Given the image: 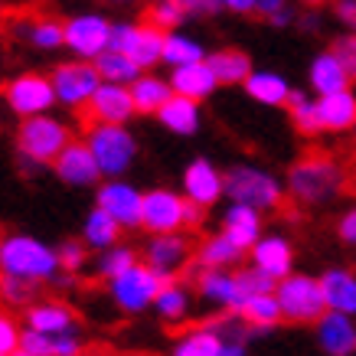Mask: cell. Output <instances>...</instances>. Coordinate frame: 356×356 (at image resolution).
I'll list each match as a JSON object with an SVG mask.
<instances>
[{
  "mask_svg": "<svg viewBox=\"0 0 356 356\" xmlns=\"http://www.w3.org/2000/svg\"><path fill=\"white\" fill-rule=\"evenodd\" d=\"M284 186L298 206H327L343 193L346 170L327 154H307L298 163H291Z\"/></svg>",
  "mask_w": 356,
  "mask_h": 356,
  "instance_id": "1",
  "label": "cell"
},
{
  "mask_svg": "<svg viewBox=\"0 0 356 356\" xmlns=\"http://www.w3.org/2000/svg\"><path fill=\"white\" fill-rule=\"evenodd\" d=\"M0 271L30 278L36 284L56 281V275L63 271L59 248L46 245L43 238H36V236H23V232L0 236Z\"/></svg>",
  "mask_w": 356,
  "mask_h": 356,
  "instance_id": "2",
  "label": "cell"
},
{
  "mask_svg": "<svg viewBox=\"0 0 356 356\" xmlns=\"http://www.w3.org/2000/svg\"><path fill=\"white\" fill-rule=\"evenodd\" d=\"M17 154L26 161L40 163V167H53V161L63 154V147L72 140L69 124L59 118H53L49 111L43 115H26L17 124Z\"/></svg>",
  "mask_w": 356,
  "mask_h": 356,
  "instance_id": "3",
  "label": "cell"
},
{
  "mask_svg": "<svg viewBox=\"0 0 356 356\" xmlns=\"http://www.w3.org/2000/svg\"><path fill=\"white\" fill-rule=\"evenodd\" d=\"M226 196L236 200V203L255 206L261 213H275L284 203L288 186L271 170H261V167H252V163H236V167L226 170Z\"/></svg>",
  "mask_w": 356,
  "mask_h": 356,
  "instance_id": "4",
  "label": "cell"
},
{
  "mask_svg": "<svg viewBox=\"0 0 356 356\" xmlns=\"http://www.w3.org/2000/svg\"><path fill=\"white\" fill-rule=\"evenodd\" d=\"M275 294H278L284 324H311L314 327L321 321V314L327 311V298H324L321 278L304 275V271H291V275L278 278Z\"/></svg>",
  "mask_w": 356,
  "mask_h": 356,
  "instance_id": "5",
  "label": "cell"
},
{
  "mask_svg": "<svg viewBox=\"0 0 356 356\" xmlns=\"http://www.w3.org/2000/svg\"><path fill=\"white\" fill-rule=\"evenodd\" d=\"M86 140L95 151L98 167L105 177H124L138 161V138L128 131V124L92 121L86 131Z\"/></svg>",
  "mask_w": 356,
  "mask_h": 356,
  "instance_id": "6",
  "label": "cell"
},
{
  "mask_svg": "<svg viewBox=\"0 0 356 356\" xmlns=\"http://www.w3.org/2000/svg\"><path fill=\"white\" fill-rule=\"evenodd\" d=\"M163 275L147 265V261H138V265H131L128 271H121L115 278H108V294L115 307L124 314H144L147 307H154L157 301V294L163 288Z\"/></svg>",
  "mask_w": 356,
  "mask_h": 356,
  "instance_id": "7",
  "label": "cell"
},
{
  "mask_svg": "<svg viewBox=\"0 0 356 356\" xmlns=\"http://www.w3.org/2000/svg\"><path fill=\"white\" fill-rule=\"evenodd\" d=\"M163 43H167V33L161 26L147 23H111V43L108 49H121L128 53L140 69H154L157 63H163Z\"/></svg>",
  "mask_w": 356,
  "mask_h": 356,
  "instance_id": "8",
  "label": "cell"
},
{
  "mask_svg": "<svg viewBox=\"0 0 356 356\" xmlns=\"http://www.w3.org/2000/svg\"><path fill=\"white\" fill-rule=\"evenodd\" d=\"M56 86V98H59V105L65 108H79L86 111L88 98L95 95V88L105 82L102 72H98L95 59H72V63H59L49 72Z\"/></svg>",
  "mask_w": 356,
  "mask_h": 356,
  "instance_id": "9",
  "label": "cell"
},
{
  "mask_svg": "<svg viewBox=\"0 0 356 356\" xmlns=\"http://www.w3.org/2000/svg\"><path fill=\"white\" fill-rule=\"evenodd\" d=\"M3 102H7V108H10L17 118L43 115V111H53L56 105H59L53 79L43 76V72H20V76H13L10 82L3 86Z\"/></svg>",
  "mask_w": 356,
  "mask_h": 356,
  "instance_id": "10",
  "label": "cell"
},
{
  "mask_svg": "<svg viewBox=\"0 0 356 356\" xmlns=\"http://www.w3.org/2000/svg\"><path fill=\"white\" fill-rule=\"evenodd\" d=\"M111 43V20L102 13H76L65 20V49L79 59H98Z\"/></svg>",
  "mask_w": 356,
  "mask_h": 356,
  "instance_id": "11",
  "label": "cell"
},
{
  "mask_svg": "<svg viewBox=\"0 0 356 356\" xmlns=\"http://www.w3.org/2000/svg\"><path fill=\"white\" fill-rule=\"evenodd\" d=\"M95 206L118 219L124 229H140V213H144V193L124 177H105L95 190Z\"/></svg>",
  "mask_w": 356,
  "mask_h": 356,
  "instance_id": "12",
  "label": "cell"
},
{
  "mask_svg": "<svg viewBox=\"0 0 356 356\" xmlns=\"http://www.w3.org/2000/svg\"><path fill=\"white\" fill-rule=\"evenodd\" d=\"M53 173L63 180L65 186H79V190H86V186H98L105 180V173L98 167V157L95 151L88 147V140H69L63 147V154L53 161Z\"/></svg>",
  "mask_w": 356,
  "mask_h": 356,
  "instance_id": "13",
  "label": "cell"
},
{
  "mask_svg": "<svg viewBox=\"0 0 356 356\" xmlns=\"http://www.w3.org/2000/svg\"><path fill=\"white\" fill-rule=\"evenodd\" d=\"M184 203L186 196L184 190H167V186H157V190H147L144 193V213H140V229L147 236H157V232H180L184 229Z\"/></svg>",
  "mask_w": 356,
  "mask_h": 356,
  "instance_id": "14",
  "label": "cell"
},
{
  "mask_svg": "<svg viewBox=\"0 0 356 356\" xmlns=\"http://www.w3.org/2000/svg\"><path fill=\"white\" fill-rule=\"evenodd\" d=\"M86 115H88V121L128 124V121L138 115V105H134V95H131V86H121V82H102V86L95 88V95L88 98Z\"/></svg>",
  "mask_w": 356,
  "mask_h": 356,
  "instance_id": "15",
  "label": "cell"
},
{
  "mask_svg": "<svg viewBox=\"0 0 356 356\" xmlns=\"http://www.w3.org/2000/svg\"><path fill=\"white\" fill-rule=\"evenodd\" d=\"M144 261L167 281L177 278V271L186 268V261H190V238L184 236V229L151 236V242L144 245Z\"/></svg>",
  "mask_w": 356,
  "mask_h": 356,
  "instance_id": "16",
  "label": "cell"
},
{
  "mask_svg": "<svg viewBox=\"0 0 356 356\" xmlns=\"http://www.w3.org/2000/svg\"><path fill=\"white\" fill-rule=\"evenodd\" d=\"M180 186H184V196L203 203L206 209H213L226 196V173H219L216 163L206 161V157H193V161L186 163Z\"/></svg>",
  "mask_w": 356,
  "mask_h": 356,
  "instance_id": "17",
  "label": "cell"
},
{
  "mask_svg": "<svg viewBox=\"0 0 356 356\" xmlns=\"http://www.w3.org/2000/svg\"><path fill=\"white\" fill-rule=\"evenodd\" d=\"M314 340L327 356H353L356 353V317L343 311H324L314 324Z\"/></svg>",
  "mask_w": 356,
  "mask_h": 356,
  "instance_id": "18",
  "label": "cell"
},
{
  "mask_svg": "<svg viewBox=\"0 0 356 356\" xmlns=\"http://www.w3.org/2000/svg\"><path fill=\"white\" fill-rule=\"evenodd\" d=\"M248 261L261 268L265 275L278 281L284 275H291L294 271V245L288 236H281V232H265V236L255 242V245L248 248Z\"/></svg>",
  "mask_w": 356,
  "mask_h": 356,
  "instance_id": "19",
  "label": "cell"
},
{
  "mask_svg": "<svg viewBox=\"0 0 356 356\" xmlns=\"http://www.w3.org/2000/svg\"><path fill=\"white\" fill-rule=\"evenodd\" d=\"M232 314H236L238 321L248 327V334H252V337H268L278 324H284L278 294H275V291L248 294V298H242V304H238Z\"/></svg>",
  "mask_w": 356,
  "mask_h": 356,
  "instance_id": "20",
  "label": "cell"
},
{
  "mask_svg": "<svg viewBox=\"0 0 356 356\" xmlns=\"http://www.w3.org/2000/svg\"><path fill=\"white\" fill-rule=\"evenodd\" d=\"M196 294L213 307L222 311H236L242 304V288H238V275L229 268H203L196 275Z\"/></svg>",
  "mask_w": 356,
  "mask_h": 356,
  "instance_id": "21",
  "label": "cell"
},
{
  "mask_svg": "<svg viewBox=\"0 0 356 356\" xmlns=\"http://www.w3.org/2000/svg\"><path fill=\"white\" fill-rule=\"evenodd\" d=\"M317 118L327 134H346L356 131V92L340 88L330 95H317Z\"/></svg>",
  "mask_w": 356,
  "mask_h": 356,
  "instance_id": "22",
  "label": "cell"
},
{
  "mask_svg": "<svg viewBox=\"0 0 356 356\" xmlns=\"http://www.w3.org/2000/svg\"><path fill=\"white\" fill-rule=\"evenodd\" d=\"M222 232H226L236 245L248 248L255 245L261 236H265V222H261V209L255 206H245V203H236V200H229L226 213H222Z\"/></svg>",
  "mask_w": 356,
  "mask_h": 356,
  "instance_id": "23",
  "label": "cell"
},
{
  "mask_svg": "<svg viewBox=\"0 0 356 356\" xmlns=\"http://www.w3.org/2000/svg\"><path fill=\"white\" fill-rule=\"evenodd\" d=\"M23 324L33 330H43L49 337L59 334H76V314L72 307H65L63 301H33L30 307H23Z\"/></svg>",
  "mask_w": 356,
  "mask_h": 356,
  "instance_id": "24",
  "label": "cell"
},
{
  "mask_svg": "<svg viewBox=\"0 0 356 356\" xmlns=\"http://www.w3.org/2000/svg\"><path fill=\"white\" fill-rule=\"evenodd\" d=\"M350 86H353V79H350V72L343 69V63L337 59L330 46L311 59V65H307V88L314 95H330V92H340V88Z\"/></svg>",
  "mask_w": 356,
  "mask_h": 356,
  "instance_id": "25",
  "label": "cell"
},
{
  "mask_svg": "<svg viewBox=\"0 0 356 356\" xmlns=\"http://www.w3.org/2000/svg\"><path fill=\"white\" fill-rule=\"evenodd\" d=\"M170 86L173 92H180L186 98H196V102H206L219 88L216 72L209 69L206 59L200 63H186V65H173L170 69Z\"/></svg>",
  "mask_w": 356,
  "mask_h": 356,
  "instance_id": "26",
  "label": "cell"
},
{
  "mask_svg": "<svg viewBox=\"0 0 356 356\" xmlns=\"http://www.w3.org/2000/svg\"><path fill=\"white\" fill-rule=\"evenodd\" d=\"M242 88L252 102L268 105V108H284L291 98V82L275 69H252V76L242 82Z\"/></svg>",
  "mask_w": 356,
  "mask_h": 356,
  "instance_id": "27",
  "label": "cell"
},
{
  "mask_svg": "<svg viewBox=\"0 0 356 356\" xmlns=\"http://www.w3.org/2000/svg\"><path fill=\"white\" fill-rule=\"evenodd\" d=\"M324 284V298H327V311H343L350 317H356V271L334 265L321 275Z\"/></svg>",
  "mask_w": 356,
  "mask_h": 356,
  "instance_id": "28",
  "label": "cell"
},
{
  "mask_svg": "<svg viewBox=\"0 0 356 356\" xmlns=\"http://www.w3.org/2000/svg\"><path fill=\"white\" fill-rule=\"evenodd\" d=\"M154 118L161 121L167 131H173V134L190 138V134H196V131H200V102H196V98L180 95V92H173Z\"/></svg>",
  "mask_w": 356,
  "mask_h": 356,
  "instance_id": "29",
  "label": "cell"
},
{
  "mask_svg": "<svg viewBox=\"0 0 356 356\" xmlns=\"http://www.w3.org/2000/svg\"><path fill=\"white\" fill-rule=\"evenodd\" d=\"M245 255H248L245 248L236 245L222 229H219L216 236L203 238L200 248H196V261H200V268H236Z\"/></svg>",
  "mask_w": 356,
  "mask_h": 356,
  "instance_id": "30",
  "label": "cell"
},
{
  "mask_svg": "<svg viewBox=\"0 0 356 356\" xmlns=\"http://www.w3.org/2000/svg\"><path fill=\"white\" fill-rule=\"evenodd\" d=\"M206 63H209V69L216 72L219 86H242L248 76H252V56L245 53V49H232V46H226V49H216V53H206Z\"/></svg>",
  "mask_w": 356,
  "mask_h": 356,
  "instance_id": "31",
  "label": "cell"
},
{
  "mask_svg": "<svg viewBox=\"0 0 356 356\" xmlns=\"http://www.w3.org/2000/svg\"><path fill=\"white\" fill-rule=\"evenodd\" d=\"M131 95H134V105H138V115H157L163 108V102L173 95L170 79L154 76L151 69H144L134 82H131Z\"/></svg>",
  "mask_w": 356,
  "mask_h": 356,
  "instance_id": "32",
  "label": "cell"
},
{
  "mask_svg": "<svg viewBox=\"0 0 356 356\" xmlns=\"http://www.w3.org/2000/svg\"><path fill=\"white\" fill-rule=\"evenodd\" d=\"M170 350L173 356H222L226 334L219 327H193L184 337H177V343Z\"/></svg>",
  "mask_w": 356,
  "mask_h": 356,
  "instance_id": "33",
  "label": "cell"
},
{
  "mask_svg": "<svg viewBox=\"0 0 356 356\" xmlns=\"http://www.w3.org/2000/svg\"><path fill=\"white\" fill-rule=\"evenodd\" d=\"M121 232H124V226H121L111 213H105L102 206H92L86 222H82V238H86V245L92 248V252H102V248L115 245L121 238Z\"/></svg>",
  "mask_w": 356,
  "mask_h": 356,
  "instance_id": "34",
  "label": "cell"
},
{
  "mask_svg": "<svg viewBox=\"0 0 356 356\" xmlns=\"http://www.w3.org/2000/svg\"><path fill=\"white\" fill-rule=\"evenodd\" d=\"M190 304H193V294L186 284H180L177 278L163 281L161 294H157V301H154V311L161 317L163 324H184L186 314H190Z\"/></svg>",
  "mask_w": 356,
  "mask_h": 356,
  "instance_id": "35",
  "label": "cell"
},
{
  "mask_svg": "<svg viewBox=\"0 0 356 356\" xmlns=\"http://www.w3.org/2000/svg\"><path fill=\"white\" fill-rule=\"evenodd\" d=\"M288 118H291L294 131L301 134V138H317V134H324L321 128V118H317V95H307L304 88H291V98H288Z\"/></svg>",
  "mask_w": 356,
  "mask_h": 356,
  "instance_id": "36",
  "label": "cell"
},
{
  "mask_svg": "<svg viewBox=\"0 0 356 356\" xmlns=\"http://www.w3.org/2000/svg\"><path fill=\"white\" fill-rule=\"evenodd\" d=\"M95 65L105 82H121V86H131V82L144 72V69H140L128 53H121V49H105V53L95 59Z\"/></svg>",
  "mask_w": 356,
  "mask_h": 356,
  "instance_id": "37",
  "label": "cell"
},
{
  "mask_svg": "<svg viewBox=\"0 0 356 356\" xmlns=\"http://www.w3.org/2000/svg\"><path fill=\"white\" fill-rule=\"evenodd\" d=\"M206 59L203 43H196L193 36H186L180 30L167 33V43H163V65H186V63H200Z\"/></svg>",
  "mask_w": 356,
  "mask_h": 356,
  "instance_id": "38",
  "label": "cell"
},
{
  "mask_svg": "<svg viewBox=\"0 0 356 356\" xmlns=\"http://www.w3.org/2000/svg\"><path fill=\"white\" fill-rule=\"evenodd\" d=\"M26 40L43 53H56L65 46V23L53 20V17H40L26 26Z\"/></svg>",
  "mask_w": 356,
  "mask_h": 356,
  "instance_id": "39",
  "label": "cell"
},
{
  "mask_svg": "<svg viewBox=\"0 0 356 356\" xmlns=\"http://www.w3.org/2000/svg\"><path fill=\"white\" fill-rule=\"evenodd\" d=\"M0 301L7 307H30L36 301V281L10 275V271H0Z\"/></svg>",
  "mask_w": 356,
  "mask_h": 356,
  "instance_id": "40",
  "label": "cell"
},
{
  "mask_svg": "<svg viewBox=\"0 0 356 356\" xmlns=\"http://www.w3.org/2000/svg\"><path fill=\"white\" fill-rule=\"evenodd\" d=\"M138 252L131 245H121V242H115V245L102 248V255H98V275L108 281L115 278V275H121V271H128L131 265H138Z\"/></svg>",
  "mask_w": 356,
  "mask_h": 356,
  "instance_id": "41",
  "label": "cell"
},
{
  "mask_svg": "<svg viewBox=\"0 0 356 356\" xmlns=\"http://www.w3.org/2000/svg\"><path fill=\"white\" fill-rule=\"evenodd\" d=\"M186 17H190V13H186V7L180 0H157L151 7V17H147V20H151L154 26H161L163 33H170V30H180V23H184Z\"/></svg>",
  "mask_w": 356,
  "mask_h": 356,
  "instance_id": "42",
  "label": "cell"
},
{
  "mask_svg": "<svg viewBox=\"0 0 356 356\" xmlns=\"http://www.w3.org/2000/svg\"><path fill=\"white\" fill-rule=\"evenodd\" d=\"M59 248V265H63V271H69V275H79V271H86L88 265V252L92 248L86 245V238L82 242H76V238H69V242H63Z\"/></svg>",
  "mask_w": 356,
  "mask_h": 356,
  "instance_id": "43",
  "label": "cell"
},
{
  "mask_svg": "<svg viewBox=\"0 0 356 356\" xmlns=\"http://www.w3.org/2000/svg\"><path fill=\"white\" fill-rule=\"evenodd\" d=\"M17 356H56L53 337L43 334V330H33V327H23L20 350H17Z\"/></svg>",
  "mask_w": 356,
  "mask_h": 356,
  "instance_id": "44",
  "label": "cell"
},
{
  "mask_svg": "<svg viewBox=\"0 0 356 356\" xmlns=\"http://www.w3.org/2000/svg\"><path fill=\"white\" fill-rule=\"evenodd\" d=\"M238 288H242V298H248V294H261V291H275V284L278 281L271 278V275H265L261 268H255L252 261H248V268H238Z\"/></svg>",
  "mask_w": 356,
  "mask_h": 356,
  "instance_id": "45",
  "label": "cell"
},
{
  "mask_svg": "<svg viewBox=\"0 0 356 356\" xmlns=\"http://www.w3.org/2000/svg\"><path fill=\"white\" fill-rule=\"evenodd\" d=\"M330 49L337 53V59L343 63V69L350 72V79L356 82V30L340 33L334 43H330Z\"/></svg>",
  "mask_w": 356,
  "mask_h": 356,
  "instance_id": "46",
  "label": "cell"
},
{
  "mask_svg": "<svg viewBox=\"0 0 356 356\" xmlns=\"http://www.w3.org/2000/svg\"><path fill=\"white\" fill-rule=\"evenodd\" d=\"M20 324L7 311H0V356H17L20 350Z\"/></svg>",
  "mask_w": 356,
  "mask_h": 356,
  "instance_id": "47",
  "label": "cell"
},
{
  "mask_svg": "<svg viewBox=\"0 0 356 356\" xmlns=\"http://www.w3.org/2000/svg\"><path fill=\"white\" fill-rule=\"evenodd\" d=\"M337 238L343 245H356V206H350L343 216L337 219Z\"/></svg>",
  "mask_w": 356,
  "mask_h": 356,
  "instance_id": "48",
  "label": "cell"
},
{
  "mask_svg": "<svg viewBox=\"0 0 356 356\" xmlns=\"http://www.w3.org/2000/svg\"><path fill=\"white\" fill-rule=\"evenodd\" d=\"M53 343H56V356H79L86 350L79 334H59V337H53Z\"/></svg>",
  "mask_w": 356,
  "mask_h": 356,
  "instance_id": "49",
  "label": "cell"
},
{
  "mask_svg": "<svg viewBox=\"0 0 356 356\" xmlns=\"http://www.w3.org/2000/svg\"><path fill=\"white\" fill-rule=\"evenodd\" d=\"M203 219H206V206L186 196V203H184V229H200L203 226Z\"/></svg>",
  "mask_w": 356,
  "mask_h": 356,
  "instance_id": "50",
  "label": "cell"
},
{
  "mask_svg": "<svg viewBox=\"0 0 356 356\" xmlns=\"http://www.w3.org/2000/svg\"><path fill=\"white\" fill-rule=\"evenodd\" d=\"M216 7L229 13H259V0H216Z\"/></svg>",
  "mask_w": 356,
  "mask_h": 356,
  "instance_id": "51",
  "label": "cell"
},
{
  "mask_svg": "<svg viewBox=\"0 0 356 356\" xmlns=\"http://www.w3.org/2000/svg\"><path fill=\"white\" fill-rule=\"evenodd\" d=\"M337 20L346 30H356V0H337Z\"/></svg>",
  "mask_w": 356,
  "mask_h": 356,
  "instance_id": "52",
  "label": "cell"
},
{
  "mask_svg": "<svg viewBox=\"0 0 356 356\" xmlns=\"http://www.w3.org/2000/svg\"><path fill=\"white\" fill-rule=\"evenodd\" d=\"M186 7V13H216V0H180Z\"/></svg>",
  "mask_w": 356,
  "mask_h": 356,
  "instance_id": "53",
  "label": "cell"
},
{
  "mask_svg": "<svg viewBox=\"0 0 356 356\" xmlns=\"http://www.w3.org/2000/svg\"><path fill=\"white\" fill-rule=\"evenodd\" d=\"M288 7V0H259V13L268 20V17H275L278 10H284Z\"/></svg>",
  "mask_w": 356,
  "mask_h": 356,
  "instance_id": "54",
  "label": "cell"
},
{
  "mask_svg": "<svg viewBox=\"0 0 356 356\" xmlns=\"http://www.w3.org/2000/svg\"><path fill=\"white\" fill-rule=\"evenodd\" d=\"M268 23H271V26H291V23H294V10H291V7H284V10H278L275 17H268Z\"/></svg>",
  "mask_w": 356,
  "mask_h": 356,
  "instance_id": "55",
  "label": "cell"
},
{
  "mask_svg": "<svg viewBox=\"0 0 356 356\" xmlns=\"http://www.w3.org/2000/svg\"><path fill=\"white\" fill-rule=\"evenodd\" d=\"M307 7H321V3H327V0H304Z\"/></svg>",
  "mask_w": 356,
  "mask_h": 356,
  "instance_id": "56",
  "label": "cell"
},
{
  "mask_svg": "<svg viewBox=\"0 0 356 356\" xmlns=\"http://www.w3.org/2000/svg\"><path fill=\"white\" fill-rule=\"evenodd\" d=\"M111 3H134V0H111Z\"/></svg>",
  "mask_w": 356,
  "mask_h": 356,
  "instance_id": "57",
  "label": "cell"
}]
</instances>
